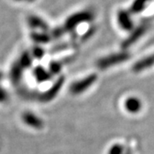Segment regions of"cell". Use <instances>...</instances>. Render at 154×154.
I'll use <instances>...</instances> for the list:
<instances>
[{
  "instance_id": "obj_8",
  "label": "cell",
  "mask_w": 154,
  "mask_h": 154,
  "mask_svg": "<svg viewBox=\"0 0 154 154\" xmlns=\"http://www.w3.org/2000/svg\"><path fill=\"white\" fill-rule=\"evenodd\" d=\"M118 23L120 24L122 29L124 30H130L133 28V22L129 15L125 11H121L118 13Z\"/></svg>"
},
{
  "instance_id": "obj_14",
  "label": "cell",
  "mask_w": 154,
  "mask_h": 154,
  "mask_svg": "<svg viewBox=\"0 0 154 154\" xmlns=\"http://www.w3.org/2000/svg\"><path fill=\"white\" fill-rule=\"evenodd\" d=\"M22 70H23V69L20 66V64L18 63H15L12 66L11 70V77L14 82H17L20 80V78L22 76Z\"/></svg>"
},
{
  "instance_id": "obj_15",
  "label": "cell",
  "mask_w": 154,
  "mask_h": 154,
  "mask_svg": "<svg viewBox=\"0 0 154 154\" xmlns=\"http://www.w3.org/2000/svg\"><path fill=\"white\" fill-rule=\"evenodd\" d=\"M62 69V64L61 63L57 61H53L50 63L49 65V70L51 74H57L59 73Z\"/></svg>"
},
{
  "instance_id": "obj_2",
  "label": "cell",
  "mask_w": 154,
  "mask_h": 154,
  "mask_svg": "<svg viewBox=\"0 0 154 154\" xmlns=\"http://www.w3.org/2000/svg\"><path fill=\"white\" fill-rule=\"evenodd\" d=\"M128 57H129V55L128 53H125V52L113 54V55L105 57L104 58H101L100 60L98 61L97 65L99 69H105L109 67L114 66L116 64H119L121 63L125 62L128 59Z\"/></svg>"
},
{
  "instance_id": "obj_6",
  "label": "cell",
  "mask_w": 154,
  "mask_h": 154,
  "mask_svg": "<svg viewBox=\"0 0 154 154\" xmlns=\"http://www.w3.org/2000/svg\"><path fill=\"white\" fill-rule=\"evenodd\" d=\"M28 25L33 29H39L43 32L48 30V25L44 20L37 16H30L28 19Z\"/></svg>"
},
{
  "instance_id": "obj_5",
  "label": "cell",
  "mask_w": 154,
  "mask_h": 154,
  "mask_svg": "<svg viewBox=\"0 0 154 154\" xmlns=\"http://www.w3.org/2000/svg\"><path fill=\"white\" fill-rule=\"evenodd\" d=\"M22 120L23 122L31 128H41L43 126V122L40 120L38 116L30 112H26L22 116Z\"/></svg>"
},
{
  "instance_id": "obj_16",
  "label": "cell",
  "mask_w": 154,
  "mask_h": 154,
  "mask_svg": "<svg viewBox=\"0 0 154 154\" xmlns=\"http://www.w3.org/2000/svg\"><path fill=\"white\" fill-rule=\"evenodd\" d=\"M32 55H33V57H35V58H37V59H40V58H42L45 55L44 49H42V48L39 47V46H35V47H33Z\"/></svg>"
},
{
  "instance_id": "obj_10",
  "label": "cell",
  "mask_w": 154,
  "mask_h": 154,
  "mask_svg": "<svg viewBox=\"0 0 154 154\" xmlns=\"http://www.w3.org/2000/svg\"><path fill=\"white\" fill-rule=\"evenodd\" d=\"M33 75L36 78V80L39 82H43L48 81L51 77V73L46 71L43 67L37 66L33 69Z\"/></svg>"
},
{
  "instance_id": "obj_20",
  "label": "cell",
  "mask_w": 154,
  "mask_h": 154,
  "mask_svg": "<svg viewBox=\"0 0 154 154\" xmlns=\"http://www.w3.org/2000/svg\"><path fill=\"white\" fill-rule=\"evenodd\" d=\"M17 2H27V3H31V2H33L34 0H15Z\"/></svg>"
},
{
  "instance_id": "obj_4",
  "label": "cell",
  "mask_w": 154,
  "mask_h": 154,
  "mask_svg": "<svg viewBox=\"0 0 154 154\" xmlns=\"http://www.w3.org/2000/svg\"><path fill=\"white\" fill-rule=\"evenodd\" d=\"M124 106H125V109L127 110V111H128L129 113H132V114H135L141 110L142 103L138 98L130 97V98H128L126 99Z\"/></svg>"
},
{
  "instance_id": "obj_18",
  "label": "cell",
  "mask_w": 154,
  "mask_h": 154,
  "mask_svg": "<svg viewBox=\"0 0 154 154\" xmlns=\"http://www.w3.org/2000/svg\"><path fill=\"white\" fill-rule=\"evenodd\" d=\"M122 152H123V146L118 144L112 146L109 151V154H122Z\"/></svg>"
},
{
  "instance_id": "obj_1",
  "label": "cell",
  "mask_w": 154,
  "mask_h": 154,
  "mask_svg": "<svg viewBox=\"0 0 154 154\" xmlns=\"http://www.w3.org/2000/svg\"><path fill=\"white\" fill-rule=\"evenodd\" d=\"M94 19V15L93 13L89 11H81L73 14L72 16L69 17L65 22L64 24V28L66 30L71 31L75 29V27H77L79 24L82 22H90Z\"/></svg>"
},
{
  "instance_id": "obj_21",
  "label": "cell",
  "mask_w": 154,
  "mask_h": 154,
  "mask_svg": "<svg viewBox=\"0 0 154 154\" xmlns=\"http://www.w3.org/2000/svg\"><path fill=\"white\" fill-rule=\"evenodd\" d=\"M1 77H2V75H1V73H0V79H1Z\"/></svg>"
},
{
  "instance_id": "obj_12",
  "label": "cell",
  "mask_w": 154,
  "mask_h": 154,
  "mask_svg": "<svg viewBox=\"0 0 154 154\" xmlns=\"http://www.w3.org/2000/svg\"><path fill=\"white\" fill-rule=\"evenodd\" d=\"M63 82H64V78H63V77H61L59 80H57V82L55 83V85L51 88V90H50L49 92H47L46 94H45V100H48V99H51L52 97H54L56 94L59 92L61 87H62L63 84Z\"/></svg>"
},
{
  "instance_id": "obj_3",
  "label": "cell",
  "mask_w": 154,
  "mask_h": 154,
  "mask_svg": "<svg viewBox=\"0 0 154 154\" xmlns=\"http://www.w3.org/2000/svg\"><path fill=\"white\" fill-rule=\"evenodd\" d=\"M97 81V75H90L82 80L73 83L70 87V92L73 94H80L85 92L88 88H90Z\"/></svg>"
},
{
  "instance_id": "obj_19",
  "label": "cell",
  "mask_w": 154,
  "mask_h": 154,
  "mask_svg": "<svg viewBox=\"0 0 154 154\" xmlns=\"http://www.w3.org/2000/svg\"><path fill=\"white\" fill-rule=\"evenodd\" d=\"M62 33H63L62 28H56L55 30H53V32H52V35L55 38H58V37H60L61 35H62Z\"/></svg>"
},
{
  "instance_id": "obj_13",
  "label": "cell",
  "mask_w": 154,
  "mask_h": 154,
  "mask_svg": "<svg viewBox=\"0 0 154 154\" xmlns=\"http://www.w3.org/2000/svg\"><path fill=\"white\" fill-rule=\"evenodd\" d=\"M18 63L20 64V66L22 67L23 69L31 66L32 65V57L30 55V53L28 51L23 52L20 57V60L18 61Z\"/></svg>"
},
{
  "instance_id": "obj_11",
  "label": "cell",
  "mask_w": 154,
  "mask_h": 154,
  "mask_svg": "<svg viewBox=\"0 0 154 154\" xmlns=\"http://www.w3.org/2000/svg\"><path fill=\"white\" fill-rule=\"evenodd\" d=\"M31 38L33 40V42H36L38 44H47L51 41V35L47 34L45 32H33L31 33Z\"/></svg>"
},
{
  "instance_id": "obj_9",
  "label": "cell",
  "mask_w": 154,
  "mask_h": 154,
  "mask_svg": "<svg viewBox=\"0 0 154 154\" xmlns=\"http://www.w3.org/2000/svg\"><path fill=\"white\" fill-rule=\"evenodd\" d=\"M154 65V54L152 56H149L146 57L143 59H141L140 61H139L138 63H136L134 67H133V69L134 71L135 72H140L143 69H147L150 66H152Z\"/></svg>"
},
{
  "instance_id": "obj_17",
  "label": "cell",
  "mask_w": 154,
  "mask_h": 154,
  "mask_svg": "<svg viewBox=\"0 0 154 154\" xmlns=\"http://www.w3.org/2000/svg\"><path fill=\"white\" fill-rule=\"evenodd\" d=\"M145 2L146 0H136L132 7V11L134 12H138V11H140L143 9L144 5H145Z\"/></svg>"
},
{
  "instance_id": "obj_22",
  "label": "cell",
  "mask_w": 154,
  "mask_h": 154,
  "mask_svg": "<svg viewBox=\"0 0 154 154\" xmlns=\"http://www.w3.org/2000/svg\"><path fill=\"white\" fill-rule=\"evenodd\" d=\"M127 154H131V153H130V152H128V153H127Z\"/></svg>"
},
{
  "instance_id": "obj_7",
  "label": "cell",
  "mask_w": 154,
  "mask_h": 154,
  "mask_svg": "<svg viewBox=\"0 0 154 154\" xmlns=\"http://www.w3.org/2000/svg\"><path fill=\"white\" fill-rule=\"evenodd\" d=\"M146 31V26L142 25V26L139 27V28H138L136 30H134V32L128 38H127L125 41H124V43L122 44V47L128 48V46L132 45L134 43H135L138 39L143 35Z\"/></svg>"
}]
</instances>
